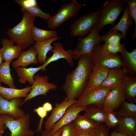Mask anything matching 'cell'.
I'll list each match as a JSON object with an SVG mask.
<instances>
[{
    "label": "cell",
    "instance_id": "obj_1",
    "mask_svg": "<svg viewBox=\"0 0 136 136\" xmlns=\"http://www.w3.org/2000/svg\"><path fill=\"white\" fill-rule=\"evenodd\" d=\"M94 64L90 55H81L77 67L66 76L62 88L67 100L78 98L87 86Z\"/></svg>",
    "mask_w": 136,
    "mask_h": 136
},
{
    "label": "cell",
    "instance_id": "obj_2",
    "mask_svg": "<svg viewBox=\"0 0 136 136\" xmlns=\"http://www.w3.org/2000/svg\"><path fill=\"white\" fill-rule=\"evenodd\" d=\"M21 10L23 13L21 20L15 26L9 29L7 34L12 42L23 50L35 42L33 37L32 28L36 17L22 9Z\"/></svg>",
    "mask_w": 136,
    "mask_h": 136
},
{
    "label": "cell",
    "instance_id": "obj_3",
    "mask_svg": "<svg viewBox=\"0 0 136 136\" xmlns=\"http://www.w3.org/2000/svg\"><path fill=\"white\" fill-rule=\"evenodd\" d=\"M124 3L122 0H107L104 2L100 19L95 25L99 31L107 25H115L118 17L124 10Z\"/></svg>",
    "mask_w": 136,
    "mask_h": 136
},
{
    "label": "cell",
    "instance_id": "obj_4",
    "mask_svg": "<svg viewBox=\"0 0 136 136\" xmlns=\"http://www.w3.org/2000/svg\"><path fill=\"white\" fill-rule=\"evenodd\" d=\"M101 11L100 8L84 14L75 20L70 27V36L83 38L89 34L99 20Z\"/></svg>",
    "mask_w": 136,
    "mask_h": 136
},
{
    "label": "cell",
    "instance_id": "obj_5",
    "mask_svg": "<svg viewBox=\"0 0 136 136\" xmlns=\"http://www.w3.org/2000/svg\"><path fill=\"white\" fill-rule=\"evenodd\" d=\"M95 25L86 37L78 38L76 46L72 51L73 59L77 60L84 55L90 56L95 46L104 42Z\"/></svg>",
    "mask_w": 136,
    "mask_h": 136
},
{
    "label": "cell",
    "instance_id": "obj_6",
    "mask_svg": "<svg viewBox=\"0 0 136 136\" xmlns=\"http://www.w3.org/2000/svg\"><path fill=\"white\" fill-rule=\"evenodd\" d=\"M6 129L10 130V136H33L35 132L29 128L30 115L26 114L18 119L12 116L5 114L0 116Z\"/></svg>",
    "mask_w": 136,
    "mask_h": 136
},
{
    "label": "cell",
    "instance_id": "obj_7",
    "mask_svg": "<svg viewBox=\"0 0 136 136\" xmlns=\"http://www.w3.org/2000/svg\"><path fill=\"white\" fill-rule=\"evenodd\" d=\"M82 6L77 0H72L70 3L63 4L56 14L51 16L47 20L48 27L51 29L56 28L69 19L77 16Z\"/></svg>",
    "mask_w": 136,
    "mask_h": 136
},
{
    "label": "cell",
    "instance_id": "obj_8",
    "mask_svg": "<svg viewBox=\"0 0 136 136\" xmlns=\"http://www.w3.org/2000/svg\"><path fill=\"white\" fill-rule=\"evenodd\" d=\"M110 91L101 86L86 88L78 97L76 105L84 107L94 105L102 107L105 98Z\"/></svg>",
    "mask_w": 136,
    "mask_h": 136
},
{
    "label": "cell",
    "instance_id": "obj_9",
    "mask_svg": "<svg viewBox=\"0 0 136 136\" xmlns=\"http://www.w3.org/2000/svg\"><path fill=\"white\" fill-rule=\"evenodd\" d=\"M90 56L94 64H100L109 69L121 68L122 66L121 55L110 54L104 49L102 45H96Z\"/></svg>",
    "mask_w": 136,
    "mask_h": 136
},
{
    "label": "cell",
    "instance_id": "obj_10",
    "mask_svg": "<svg viewBox=\"0 0 136 136\" xmlns=\"http://www.w3.org/2000/svg\"><path fill=\"white\" fill-rule=\"evenodd\" d=\"M34 82L31 86L30 93L23 101L22 105L28 100L40 95L46 96L47 93L50 90H55L57 86L53 83L49 82V78L47 75H35Z\"/></svg>",
    "mask_w": 136,
    "mask_h": 136
},
{
    "label": "cell",
    "instance_id": "obj_11",
    "mask_svg": "<svg viewBox=\"0 0 136 136\" xmlns=\"http://www.w3.org/2000/svg\"><path fill=\"white\" fill-rule=\"evenodd\" d=\"M86 106H77L76 103L69 107L62 117L48 130L41 132V136H52L60 129L72 122L80 112L84 111Z\"/></svg>",
    "mask_w": 136,
    "mask_h": 136
},
{
    "label": "cell",
    "instance_id": "obj_12",
    "mask_svg": "<svg viewBox=\"0 0 136 136\" xmlns=\"http://www.w3.org/2000/svg\"><path fill=\"white\" fill-rule=\"evenodd\" d=\"M23 102L21 98H16L6 100L0 94V115L8 114L15 119H20L26 114L19 107Z\"/></svg>",
    "mask_w": 136,
    "mask_h": 136
},
{
    "label": "cell",
    "instance_id": "obj_13",
    "mask_svg": "<svg viewBox=\"0 0 136 136\" xmlns=\"http://www.w3.org/2000/svg\"><path fill=\"white\" fill-rule=\"evenodd\" d=\"M126 97L121 85L110 91L104 102L102 108L107 113L114 112L125 101Z\"/></svg>",
    "mask_w": 136,
    "mask_h": 136
},
{
    "label": "cell",
    "instance_id": "obj_14",
    "mask_svg": "<svg viewBox=\"0 0 136 136\" xmlns=\"http://www.w3.org/2000/svg\"><path fill=\"white\" fill-rule=\"evenodd\" d=\"M77 101V99L67 100L66 97L60 103H55L51 113L44 123L45 130L50 129L53 125L62 118L67 108L76 103Z\"/></svg>",
    "mask_w": 136,
    "mask_h": 136
},
{
    "label": "cell",
    "instance_id": "obj_15",
    "mask_svg": "<svg viewBox=\"0 0 136 136\" xmlns=\"http://www.w3.org/2000/svg\"><path fill=\"white\" fill-rule=\"evenodd\" d=\"M53 46V49L50 51L53 52V54L47 58L46 62L41 65L42 70L45 71L46 66L49 64L62 58L65 59L69 65L72 66L74 61L72 50L70 49L67 51L64 50L63 46L60 42H55Z\"/></svg>",
    "mask_w": 136,
    "mask_h": 136
},
{
    "label": "cell",
    "instance_id": "obj_16",
    "mask_svg": "<svg viewBox=\"0 0 136 136\" xmlns=\"http://www.w3.org/2000/svg\"><path fill=\"white\" fill-rule=\"evenodd\" d=\"M128 74L124 69L120 68L110 69L107 77L101 86L111 91L121 85L123 79Z\"/></svg>",
    "mask_w": 136,
    "mask_h": 136
},
{
    "label": "cell",
    "instance_id": "obj_17",
    "mask_svg": "<svg viewBox=\"0 0 136 136\" xmlns=\"http://www.w3.org/2000/svg\"><path fill=\"white\" fill-rule=\"evenodd\" d=\"M109 69L101 65L94 64L86 88L100 86L107 77Z\"/></svg>",
    "mask_w": 136,
    "mask_h": 136
},
{
    "label": "cell",
    "instance_id": "obj_18",
    "mask_svg": "<svg viewBox=\"0 0 136 136\" xmlns=\"http://www.w3.org/2000/svg\"><path fill=\"white\" fill-rule=\"evenodd\" d=\"M1 43L2 45L1 48V52L5 61H11L13 59L19 57L22 50L20 46L14 45V43L6 38L2 39Z\"/></svg>",
    "mask_w": 136,
    "mask_h": 136
},
{
    "label": "cell",
    "instance_id": "obj_19",
    "mask_svg": "<svg viewBox=\"0 0 136 136\" xmlns=\"http://www.w3.org/2000/svg\"><path fill=\"white\" fill-rule=\"evenodd\" d=\"M121 58L123 69L132 76H136V49L131 52H128L123 43V49L121 52Z\"/></svg>",
    "mask_w": 136,
    "mask_h": 136
},
{
    "label": "cell",
    "instance_id": "obj_20",
    "mask_svg": "<svg viewBox=\"0 0 136 136\" xmlns=\"http://www.w3.org/2000/svg\"><path fill=\"white\" fill-rule=\"evenodd\" d=\"M37 55L34 47H31L28 50L22 52L17 59L12 62V65L15 68L21 66L25 67L32 64H38L39 62Z\"/></svg>",
    "mask_w": 136,
    "mask_h": 136
},
{
    "label": "cell",
    "instance_id": "obj_21",
    "mask_svg": "<svg viewBox=\"0 0 136 136\" xmlns=\"http://www.w3.org/2000/svg\"><path fill=\"white\" fill-rule=\"evenodd\" d=\"M60 38V37L57 36L43 42H35L33 47L37 53L39 63L43 64L46 62L47 54L53 48V46L51 45V44Z\"/></svg>",
    "mask_w": 136,
    "mask_h": 136
},
{
    "label": "cell",
    "instance_id": "obj_22",
    "mask_svg": "<svg viewBox=\"0 0 136 136\" xmlns=\"http://www.w3.org/2000/svg\"><path fill=\"white\" fill-rule=\"evenodd\" d=\"M116 114L120 121L117 131L125 136H136V118Z\"/></svg>",
    "mask_w": 136,
    "mask_h": 136
},
{
    "label": "cell",
    "instance_id": "obj_23",
    "mask_svg": "<svg viewBox=\"0 0 136 136\" xmlns=\"http://www.w3.org/2000/svg\"><path fill=\"white\" fill-rule=\"evenodd\" d=\"M84 115L94 123L99 124L105 123L106 113L102 107L94 105L86 106Z\"/></svg>",
    "mask_w": 136,
    "mask_h": 136
},
{
    "label": "cell",
    "instance_id": "obj_24",
    "mask_svg": "<svg viewBox=\"0 0 136 136\" xmlns=\"http://www.w3.org/2000/svg\"><path fill=\"white\" fill-rule=\"evenodd\" d=\"M72 122L77 133L93 131L95 128L99 125L91 121L84 115H81L79 114Z\"/></svg>",
    "mask_w": 136,
    "mask_h": 136
},
{
    "label": "cell",
    "instance_id": "obj_25",
    "mask_svg": "<svg viewBox=\"0 0 136 136\" xmlns=\"http://www.w3.org/2000/svg\"><path fill=\"white\" fill-rule=\"evenodd\" d=\"M31 89V86H29L24 88L19 89L6 88L0 85V94L8 100L16 98H26Z\"/></svg>",
    "mask_w": 136,
    "mask_h": 136
},
{
    "label": "cell",
    "instance_id": "obj_26",
    "mask_svg": "<svg viewBox=\"0 0 136 136\" xmlns=\"http://www.w3.org/2000/svg\"><path fill=\"white\" fill-rule=\"evenodd\" d=\"M134 21L130 17L129 10L128 4L126 6L123 15L119 22L110 29L117 30L120 31L123 38L125 40L126 32L130 29Z\"/></svg>",
    "mask_w": 136,
    "mask_h": 136
},
{
    "label": "cell",
    "instance_id": "obj_27",
    "mask_svg": "<svg viewBox=\"0 0 136 136\" xmlns=\"http://www.w3.org/2000/svg\"><path fill=\"white\" fill-rule=\"evenodd\" d=\"M18 76L19 82L22 84H25L26 81L32 86L34 82L33 77L35 74L42 70L41 65L37 67H18L15 69Z\"/></svg>",
    "mask_w": 136,
    "mask_h": 136
},
{
    "label": "cell",
    "instance_id": "obj_28",
    "mask_svg": "<svg viewBox=\"0 0 136 136\" xmlns=\"http://www.w3.org/2000/svg\"><path fill=\"white\" fill-rule=\"evenodd\" d=\"M122 86L126 98L129 101L135 99L136 96V77L127 75L123 79Z\"/></svg>",
    "mask_w": 136,
    "mask_h": 136
},
{
    "label": "cell",
    "instance_id": "obj_29",
    "mask_svg": "<svg viewBox=\"0 0 136 136\" xmlns=\"http://www.w3.org/2000/svg\"><path fill=\"white\" fill-rule=\"evenodd\" d=\"M11 61H5L0 66V80L10 88H17L14 84V80L11 75L10 67Z\"/></svg>",
    "mask_w": 136,
    "mask_h": 136
},
{
    "label": "cell",
    "instance_id": "obj_30",
    "mask_svg": "<svg viewBox=\"0 0 136 136\" xmlns=\"http://www.w3.org/2000/svg\"><path fill=\"white\" fill-rule=\"evenodd\" d=\"M32 34L35 42H40L57 36V32L55 30H47L39 28L34 25L32 28Z\"/></svg>",
    "mask_w": 136,
    "mask_h": 136
},
{
    "label": "cell",
    "instance_id": "obj_31",
    "mask_svg": "<svg viewBox=\"0 0 136 136\" xmlns=\"http://www.w3.org/2000/svg\"><path fill=\"white\" fill-rule=\"evenodd\" d=\"M120 110L115 112L121 116L128 117L136 118V105L125 101L121 106Z\"/></svg>",
    "mask_w": 136,
    "mask_h": 136
},
{
    "label": "cell",
    "instance_id": "obj_32",
    "mask_svg": "<svg viewBox=\"0 0 136 136\" xmlns=\"http://www.w3.org/2000/svg\"><path fill=\"white\" fill-rule=\"evenodd\" d=\"M101 38L105 43L115 44H120V40L123 38L119 31L111 29L106 34L101 36Z\"/></svg>",
    "mask_w": 136,
    "mask_h": 136
},
{
    "label": "cell",
    "instance_id": "obj_33",
    "mask_svg": "<svg viewBox=\"0 0 136 136\" xmlns=\"http://www.w3.org/2000/svg\"><path fill=\"white\" fill-rule=\"evenodd\" d=\"M21 9L32 16L38 17L46 20L51 16L50 13L48 14L43 12L40 8L31 6L21 8Z\"/></svg>",
    "mask_w": 136,
    "mask_h": 136
},
{
    "label": "cell",
    "instance_id": "obj_34",
    "mask_svg": "<svg viewBox=\"0 0 136 136\" xmlns=\"http://www.w3.org/2000/svg\"><path fill=\"white\" fill-rule=\"evenodd\" d=\"M124 3H127L129 6V16L130 18L134 21L135 24V28L134 33L131 39L136 37V0H124Z\"/></svg>",
    "mask_w": 136,
    "mask_h": 136
},
{
    "label": "cell",
    "instance_id": "obj_35",
    "mask_svg": "<svg viewBox=\"0 0 136 136\" xmlns=\"http://www.w3.org/2000/svg\"><path fill=\"white\" fill-rule=\"evenodd\" d=\"M120 122L115 112H109L106 113L105 125L108 128L115 127L118 126Z\"/></svg>",
    "mask_w": 136,
    "mask_h": 136
},
{
    "label": "cell",
    "instance_id": "obj_36",
    "mask_svg": "<svg viewBox=\"0 0 136 136\" xmlns=\"http://www.w3.org/2000/svg\"><path fill=\"white\" fill-rule=\"evenodd\" d=\"M124 43L115 44L105 43L102 46L104 49L108 53L113 55H117L122 51Z\"/></svg>",
    "mask_w": 136,
    "mask_h": 136
},
{
    "label": "cell",
    "instance_id": "obj_37",
    "mask_svg": "<svg viewBox=\"0 0 136 136\" xmlns=\"http://www.w3.org/2000/svg\"><path fill=\"white\" fill-rule=\"evenodd\" d=\"M33 111L37 113L40 118L39 125L35 132L41 133L42 131L43 119L47 116V112L43 107L41 106L37 108H35L33 109Z\"/></svg>",
    "mask_w": 136,
    "mask_h": 136
},
{
    "label": "cell",
    "instance_id": "obj_38",
    "mask_svg": "<svg viewBox=\"0 0 136 136\" xmlns=\"http://www.w3.org/2000/svg\"><path fill=\"white\" fill-rule=\"evenodd\" d=\"M61 136H77V133L74 126L72 122L62 127Z\"/></svg>",
    "mask_w": 136,
    "mask_h": 136
},
{
    "label": "cell",
    "instance_id": "obj_39",
    "mask_svg": "<svg viewBox=\"0 0 136 136\" xmlns=\"http://www.w3.org/2000/svg\"><path fill=\"white\" fill-rule=\"evenodd\" d=\"M93 132L94 136H109V128L101 124L95 128Z\"/></svg>",
    "mask_w": 136,
    "mask_h": 136
},
{
    "label": "cell",
    "instance_id": "obj_40",
    "mask_svg": "<svg viewBox=\"0 0 136 136\" xmlns=\"http://www.w3.org/2000/svg\"><path fill=\"white\" fill-rule=\"evenodd\" d=\"M14 2L18 4L22 8L33 7L39 8L36 0H16Z\"/></svg>",
    "mask_w": 136,
    "mask_h": 136
},
{
    "label": "cell",
    "instance_id": "obj_41",
    "mask_svg": "<svg viewBox=\"0 0 136 136\" xmlns=\"http://www.w3.org/2000/svg\"><path fill=\"white\" fill-rule=\"evenodd\" d=\"M42 107L47 112L52 110L53 109L52 104L49 102L44 103Z\"/></svg>",
    "mask_w": 136,
    "mask_h": 136
},
{
    "label": "cell",
    "instance_id": "obj_42",
    "mask_svg": "<svg viewBox=\"0 0 136 136\" xmlns=\"http://www.w3.org/2000/svg\"><path fill=\"white\" fill-rule=\"evenodd\" d=\"M5 129L4 122L0 116V136H3V133Z\"/></svg>",
    "mask_w": 136,
    "mask_h": 136
},
{
    "label": "cell",
    "instance_id": "obj_43",
    "mask_svg": "<svg viewBox=\"0 0 136 136\" xmlns=\"http://www.w3.org/2000/svg\"><path fill=\"white\" fill-rule=\"evenodd\" d=\"M77 136H94L93 131L92 132H84L77 133Z\"/></svg>",
    "mask_w": 136,
    "mask_h": 136
},
{
    "label": "cell",
    "instance_id": "obj_44",
    "mask_svg": "<svg viewBox=\"0 0 136 136\" xmlns=\"http://www.w3.org/2000/svg\"><path fill=\"white\" fill-rule=\"evenodd\" d=\"M110 136H125L124 134L116 131L114 130Z\"/></svg>",
    "mask_w": 136,
    "mask_h": 136
},
{
    "label": "cell",
    "instance_id": "obj_45",
    "mask_svg": "<svg viewBox=\"0 0 136 136\" xmlns=\"http://www.w3.org/2000/svg\"><path fill=\"white\" fill-rule=\"evenodd\" d=\"M62 133V128L58 130L56 133L52 136H61Z\"/></svg>",
    "mask_w": 136,
    "mask_h": 136
},
{
    "label": "cell",
    "instance_id": "obj_46",
    "mask_svg": "<svg viewBox=\"0 0 136 136\" xmlns=\"http://www.w3.org/2000/svg\"><path fill=\"white\" fill-rule=\"evenodd\" d=\"M3 60L1 51V49L0 48V66L2 63Z\"/></svg>",
    "mask_w": 136,
    "mask_h": 136
},
{
    "label": "cell",
    "instance_id": "obj_47",
    "mask_svg": "<svg viewBox=\"0 0 136 136\" xmlns=\"http://www.w3.org/2000/svg\"><path fill=\"white\" fill-rule=\"evenodd\" d=\"M2 82L1 81V80H0V85H1V83H2Z\"/></svg>",
    "mask_w": 136,
    "mask_h": 136
},
{
    "label": "cell",
    "instance_id": "obj_48",
    "mask_svg": "<svg viewBox=\"0 0 136 136\" xmlns=\"http://www.w3.org/2000/svg\"></svg>",
    "mask_w": 136,
    "mask_h": 136
}]
</instances>
